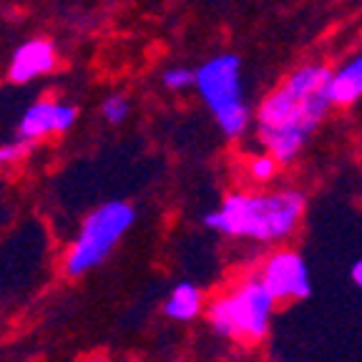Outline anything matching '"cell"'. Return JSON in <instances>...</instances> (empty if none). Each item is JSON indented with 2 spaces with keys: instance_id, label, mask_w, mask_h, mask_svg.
Returning <instances> with one entry per match:
<instances>
[{
  "instance_id": "cell-10",
  "label": "cell",
  "mask_w": 362,
  "mask_h": 362,
  "mask_svg": "<svg viewBox=\"0 0 362 362\" xmlns=\"http://www.w3.org/2000/svg\"><path fill=\"white\" fill-rule=\"evenodd\" d=\"M202 310H204V294L192 282L176 284L164 305V315L169 320H176V322H192V320H197Z\"/></svg>"
},
{
  "instance_id": "cell-13",
  "label": "cell",
  "mask_w": 362,
  "mask_h": 362,
  "mask_svg": "<svg viewBox=\"0 0 362 362\" xmlns=\"http://www.w3.org/2000/svg\"><path fill=\"white\" fill-rule=\"evenodd\" d=\"M101 111L108 124H121V121H126V116H129V101H126L124 96H111L103 101Z\"/></svg>"
},
{
  "instance_id": "cell-3",
  "label": "cell",
  "mask_w": 362,
  "mask_h": 362,
  "mask_svg": "<svg viewBox=\"0 0 362 362\" xmlns=\"http://www.w3.org/2000/svg\"><path fill=\"white\" fill-rule=\"evenodd\" d=\"M194 88L204 98L214 116L219 131L226 139H239L247 134L252 111L244 96L242 61L234 53H219L204 61L194 71Z\"/></svg>"
},
{
  "instance_id": "cell-6",
  "label": "cell",
  "mask_w": 362,
  "mask_h": 362,
  "mask_svg": "<svg viewBox=\"0 0 362 362\" xmlns=\"http://www.w3.org/2000/svg\"><path fill=\"white\" fill-rule=\"evenodd\" d=\"M257 277L262 279L277 305L307 300L312 292L310 267L297 249H277L262 262Z\"/></svg>"
},
{
  "instance_id": "cell-16",
  "label": "cell",
  "mask_w": 362,
  "mask_h": 362,
  "mask_svg": "<svg viewBox=\"0 0 362 362\" xmlns=\"http://www.w3.org/2000/svg\"><path fill=\"white\" fill-rule=\"evenodd\" d=\"M86 362H106L103 357H90V360H86Z\"/></svg>"
},
{
  "instance_id": "cell-2",
  "label": "cell",
  "mask_w": 362,
  "mask_h": 362,
  "mask_svg": "<svg viewBox=\"0 0 362 362\" xmlns=\"http://www.w3.org/2000/svg\"><path fill=\"white\" fill-rule=\"evenodd\" d=\"M307 199L300 189L232 192L214 211L204 214V226L232 239L257 244H284L305 219Z\"/></svg>"
},
{
  "instance_id": "cell-8",
  "label": "cell",
  "mask_w": 362,
  "mask_h": 362,
  "mask_svg": "<svg viewBox=\"0 0 362 362\" xmlns=\"http://www.w3.org/2000/svg\"><path fill=\"white\" fill-rule=\"evenodd\" d=\"M56 66V51L48 40H28L23 43L11 61V78L18 83H28L38 76L48 74Z\"/></svg>"
},
{
  "instance_id": "cell-7",
  "label": "cell",
  "mask_w": 362,
  "mask_h": 362,
  "mask_svg": "<svg viewBox=\"0 0 362 362\" xmlns=\"http://www.w3.org/2000/svg\"><path fill=\"white\" fill-rule=\"evenodd\" d=\"M76 116H78V113H76L74 106L40 101L23 113L21 126H18V136L33 141V139L45 136V134H61V131H68L74 126Z\"/></svg>"
},
{
  "instance_id": "cell-12",
  "label": "cell",
  "mask_w": 362,
  "mask_h": 362,
  "mask_svg": "<svg viewBox=\"0 0 362 362\" xmlns=\"http://www.w3.org/2000/svg\"><path fill=\"white\" fill-rule=\"evenodd\" d=\"M161 83L169 90H187L194 86V71H189L184 66L166 68L164 74H161Z\"/></svg>"
},
{
  "instance_id": "cell-9",
  "label": "cell",
  "mask_w": 362,
  "mask_h": 362,
  "mask_svg": "<svg viewBox=\"0 0 362 362\" xmlns=\"http://www.w3.org/2000/svg\"><path fill=\"white\" fill-rule=\"evenodd\" d=\"M329 93L332 103L339 108L355 106L362 98V51L352 53L350 58L332 68V81H329Z\"/></svg>"
},
{
  "instance_id": "cell-5",
  "label": "cell",
  "mask_w": 362,
  "mask_h": 362,
  "mask_svg": "<svg viewBox=\"0 0 362 362\" xmlns=\"http://www.w3.org/2000/svg\"><path fill=\"white\" fill-rule=\"evenodd\" d=\"M134 221L136 211L126 202H108L98 206L93 214H88V219L81 226L78 239L66 257L63 269L68 277H83L86 272L103 264Z\"/></svg>"
},
{
  "instance_id": "cell-11",
  "label": "cell",
  "mask_w": 362,
  "mask_h": 362,
  "mask_svg": "<svg viewBox=\"0 0 362 362\" xmlns=\"http://www.w3.org/2000/svg\"><path fill=\"white\" fill-rule=\"evenodd\" d=\"M279 166H282V164H279L272 153L262 151V153H257V156L249 158L247 171H249V176H252V181H255V184H269V181L277 179Z\"/></svg>"
},
{
  "instance_id": "cell-14",
  "label": "cell",
  "mask_w": 362,
  "mask_h": 362,
  "mask_svg": "<svg viewBox=\"0 0 362 362\" xmlns=\"http://www.w3.org/2000/svg\"><path fill=\"white\" fill-rule=\"evenodd\" d=\"M28 148H30L28 139H18V141L3 144V146H0V164H13V161H18V158L25 156Z\"/></svg>"
},
{
  "instance_id": "cell-4",
  "label": "cell",
  "mask_w": 362,
  "mask_h": 362,
  "mask_svg": "<svg viewBox=\"0 0 362 362\" xmlns=\"http://www.w3.org/2000/svg\"><path fill=\"white\" fill-rule=\"evenodd\" d=\"M274 307H277V300L255 274V277L242 279L237 287L226 289L216 300H211L206 317H209L211 329L219 337L262 342L269 332Z\"/></svg>"
},
{
  "instance_id": "cell-15",
  "label": "cell",
  "mask_w": 362,
  "mask_h": 362,
  "mask_svg": "<svg viewBox=\"0 0 362 362\" xmlns=\"http://www.w3.org/2000/svg\"><path fill=\"white\" fill-rule=\"evenodd\" d=\"M350 277H352V282H355V287H360V289H362V259H357L355 264H352Z\"/></svg>"
},
{
  "instance_id": "cell-1",
  "label": "cell",
  "mask_w": 362,
  "mask_h": 362,
  "mask_svg": "<svg viewBox=\"0 0 362 362\" xmlns=\"http://www.w3.org/2000/svg\"><path fill=\"white\" fill-rule=\"evenodd\" d=\"M332 68L325 63H302L289 71L257 108V141L282 166L294 164L315 136L329 108Z\"/></svg>"
}]
</instances>
